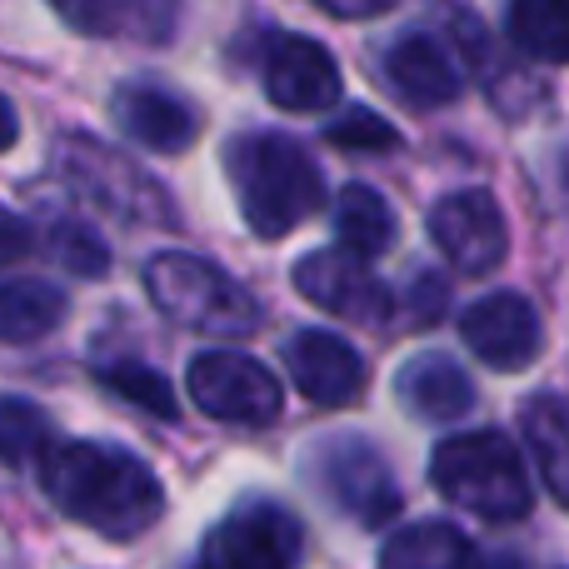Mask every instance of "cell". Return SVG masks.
Wrapping results in <instances>:
<instances>
[{
  "mask_svg": "<svg viewBox=\"0 0 569 569\" xmlns=\"http://www.w3.org/2000/svg\"><path fill=\"white\" fill-rule=\"evenodd\" d=\"M325 136H330V146H340V150H395L400 146V130H395L385 116H375V110H345Z\"/></svg>",
  "mask_w": 569,
  "mask_h": 569,
  "instance_id": "cell-25",
  "label": "cell"
},
{
  "mask_svg": "<svg viewBox=\"0 0 569 569\" xmlns=\"http://www.w3.org/2000/svg\"><path fill=\"white\" fill-rule=\"evenodd\" d=\"M226 176L240 216L260 240H280L325 210V180L315 156L280 130H250L226 146Z\"/></svg>",
  "mask_w": 569,
  "mask_h": 569,
  "instance_id": "cell-2",
  "label": "cell"
},
{
  "mask_svg": "<svg viewBox=\"0 0 569 569\" xmlns=\"http://www.w3.org/2000/svg\"><path fill=\"white\" fill-rule=\"evenodd\" d=\"M505 16H510V36L525 56L545 60V66H560L569 56L565 0H510Z\"/></svg>",
  "mask_w": 569,
  "mask_h": 569,
  "instance_id": "cell-21",
  "label": "cell"
},
{
  "mask_svg": "<svg viewBox=\"0 0 569 569\" xmlns=\"http://www.w3.org/2000/svg\"><path fill=\"white\" fill-rule=\"evenodd\" d=\"M56 170L90 206H100L116 220H130V226H170V220H176V206H170V196L160 190V180L96 136H76V130L60 136Z\"/></svg>",
  "mask_w": 569,
  "mask_h": 569,
  "instance_id": "cell-5",
  "label": "cell"
},
{
  "mask_svg": "<svg viewBox=\"0 0 569 569\" xmlns=\"http://www.w3.org/2000/svg\"><path fill=\"white\" fill-rule=\"evenodd\" d=\"M460 335L490 370H525L545 350V325L525 295L495 290L460 315Z\"/></svg>",
  "mask_w": 569,
  "mask_h": 569,
  "instance_id": "cell-11",
  "label": "cell"
},
{
  "mask_svg": "<svg viewBox=\"0 0 569 569\" xmlns=\"http://www.w3.org/2000/svg\"><path fill=\"white\" fill-rule=\"evenodd\" d=\"M40 485L60 515L106 535V540H140L166 515V490L156 470L130 450L106 440H60L40 450Z\"/></svg>",
  "mask_w": 569,
  "mask_h": 569,
  "instance_id": "cell-1",
  "label": "cell"
},
{
  "mask_svg": "<svg viewBox=\"0 0 569 569\" xmlns=\"http://www.w3.org/2000/svg\"><path fill=\"white\" fill-rule=\"evenodd\" d=\"M335 236H340V250L360 260H375L395 246L400 226H395L390 200L380 196L375 186H345L335 196Z\"/></svg>",
  "mask_w": 569,
  "mask_h": 569,
  "instance_id": "cell-18",
  "label": "cell"
},
{
  "mask_svg": "<svg viewBox=\"0 0 569 569\" xmlns=\"http://www.w3.org/2000/svg\"><path fill=\"white\" fill-rule=\"evenodd\" d=\"M16 136H20V120H16V110H10V100L0 96V150L16 146Z\"/></svg>",
  "mask_w": 569,
  "mask_h": 569,
  "instance_id": "cell-30",
  "label": "cell"
},
{
  "mask_svg": "<svg viewBox=\"0 0 569 569\" xmlns=\"http://www.w3.org/2000/svg\"><path fill=\"white\" fill-rule=\"evenodd\" d=\"M50 256L80 280H100L110 270V246L86 220H56L50 226Z\"/></svg>",
  "mask_w": 569,
  "mask_h": 569,
  "instance_id": "cell-24",
  "label": "cell"
},
{
  "mask_svg": "<svg viewBox=\"0 0 569 569\" xmlns=\"http://www.w3.org/2000/svg\"><path fill=\"white\" fill-rule=\"evenodd\" d=\"M295 290L310 305L340 315L355 325H385L390 320L395 295L380 284V276L370 270V260L350 256V250H310V256L295 266Z\"/></svg>",
  "mask_w": 569,
  "mask_h": 569,
  "instance_id": "cell-10",
  "label": "cell"
},
{
  "mask_svg": "<svg viewBox=\"0 0 569 569\" xmlns=\"http://www.w3.org/2000/svg\"><path fill=\"white\" fill-rule=\"evenodd\" d=\"M380 569H485V555L450 520H420L385 540Z\"/></svg>",
  "mask_w": 569,
  "mask_h": 569,
  "instance_id": "cell-17",
  "label": "cell"
},
{
  "mask_svg": "<svg viewBox=\"0 0 569 569\" xmlns=\"http://www.w3.org/2000/svg\"><path fill=\"white\" fill-rule=\"evenodd\" d=\"M146 295L170 325H186L200 335H250L260 325V305L250 300L246 284L186 250H166L150 260Z\"/></svg>",
  "mask_w": 569,
  "mask_h": 569,
  "instance_id": "cell-4",
  "label": "cell"
},
{
  "mask_svg": "<svg viewBox=\"0 0 569 569\" xmlns=\"http://www.w3.org/2000/svg\"><path fill=\"white\" fill-rule=\"evenodd\" d=\"M395 395H400L405 405H410L420 420H465V415L475 410V385L470 375L460 370V365L450 360V355H415V360L400 365V375H395Z\"/></svg>",
  "mask_w": 569,
  "mask_h": 569,
  "instance_id": "cell-16",
  "label": "cell"
},
{
  "mask_svg": "<svg viewBox=\"0 0 569 569\" xmlns=\"http://www.w3.org/2000/svg\"><path fill=\"white\" fill-rule=\"evenodd\" d=\"M284 370H290L295 390L320 410H345L365 395L360 350L330 330H295L284 345Z\"/></svg>",
  "mask_w": 569,
  "mask_h": 569,
  "instance_id": "cell-12",
  "label": "cell"
},
{
  "mask_svg": "<svg viewBox=\"0 0 569 569\" xmlns=\"http://www.w3.org/2000/svg\"><path fill=\"white\" fill-rule=\"evenodd\" d=\"M310 480L320 495L345 510L355 525H385L400 515V480L385 465V455L360 435H335L310 450Z\"/></svg>",
  "mask_w": 569,
  "mask_h": 569,
  "instance_id": "cell-6",
  "label": "cell"
},
{
  "mask_svg": "<svg viewBox=\"0 0 569 569\" xmlns=\"http://www.w3.org/2000/svg\"><path fill=\"white\" fill-rule=\"evenodd\" d=\"M190 400L200 405V415L226 425H276L284 390L280 380L260 360L236 350H206L190 360L186 375Z\"/></svg>",
  "mask_w": 569,
  "mask_h": 569,
  "instance_id": "cell-7",
  "label": "cell"
},
{
  "mask_svg": "<svg viewBox=\"0 0 569 569\" xmlns=\"http://www.w3.org/2000/svg\"><path fill=\"white\" fill-rule=\"evenodd\" d=\"M300 520L276 500L236 505L206 540V569H300Z\"/></svg>",
  "mask_w": 569,
  "mask_h": 569,
  "instance_id": "cell-8",
  "label": "cell"
},
{
  "mask_svg": "<svg viewBox=\"0 0 569 569\" xmlns=\"http://www.w3.org/2000/svg\"><path fill=\"white\" fill-rule=\"evenodd\" d=\"M60 320H66V295L50 280H0V340H40Z\"/></svg>",
  "mask_w": 569,
  "mask_h": 569,
  "instance_id": "cell-19",
  "label": "cell"
},
{
  "mask_svg": "<svg viewBox=\"0 0 569 569\" xmlns=\"http://www.w3.org/2000/svg\"><path fill=\"white\" fill-rule=\"evenodd\" d=\"M110 116L126 130L136 146L156 150V156H180L196 146L200 136V116L190 100H180L176 90L150 86V80H130L110 96Z\"/></svg>",
  "mask_w": 569,
  "mask_h": 569,
  "instance_id": "cell-14",
  "label": "cell"
},
{
  "mask_svg": "<svg viewBox=\"0 0 569 569\" xmlns=\"http://www.w3.org/2000/svg\"><path fill=\"white\" fill-rule=\"evenodd\" d=\"M385 86L415 110H440L450 100H460V66L455 56L425 30H410L400 36L390 50H385Z\"/></svg>",
  "mask_w": 569,
  "mask_h": 569,
  "instance_id": "cell-15",
  "label": "cell"
},
{
  "mask_svg": "<svg viewBox=\"0 0 569 569\" xmlns=\"http://www.w3.org/2000/svg\"><path fill=\"white\" fill-rule=\"evenodd\" d=\"M520 430L525 440H530V455L540 460V475H545V490L555 495V500H569V480H565V400L560 395H535L530 405L520 410Z\"/></svg>",
  "mask_w": 569,
  "mask_h": 569,
  "instance_id": "cell-20",
  "label": "cell"
},
{
  "mask_svg": "<svg viewBox=\"0 0 569 569\" xmlns=\"http://www.w3.org/2000/svg\"><path fill=\"white\" fill-rule=\"evenodd\" d=\"M50 10L80 36H116L126 26V0H50Z\"/></svg>",
  "mask_w": 569,
  "mask_h": 569,
  "instance_id": "cell-26",
  "label": "cell"
},
{
  "mask_svg": "<svg viewBox=\"0 0 569 569\" xmlns=\"http://www.w3.org/2000/svg\"><path fill=\"white\" fill-rule=\"evenodd\" d=\"M266 96L295 116H320L340 100V66L310 36H280L266 56Z\"/></svg>",
  "mask_w": 569,
  "mask_h": 569,
  "instance_id": "cell-13",
  "label": "cell"
},
{
  "mask_svg": "<svg viewBox=\"0 0 569 569\" xmlns=\"http://www.w3.org/2000/svg\"><path fill=\"white\" fill-rule=\"evenodd\" d=\"M445 295H450V290H445V280H440V276H415L410 320H415V325H435V320L445 315V305H450Z\"/></svg>",
  "mask_w": 569,
  "mask_h": 569,
  "instance_id": "cell-28",
  "label": "cell"
},
{
  "mask_svg": "<svg viewBox=\"0 0 569 569\" xmlns=\"http://www.w3.org/2000/svg\"><path fill=\"white\" fill-rule=\"evenodd\" d=\"M30 246H36L30 226L16 216V210L0 206V270H10L16 260H26V256H30Z\"/></svg>",
  "mask_w": 569,
  "mask_h": 569,
  "instance_id": "cell-27",
  "label": "cell"
},
{
  "mask_svg": "<svg viewBox=\"0 0 569 569\" xmlns=\"http://www.w3.org/2000/svg\"><path fill=\"white\" fill-rule=\"evenodd\" d=\"M320 6L340 20H370V16H380V10H390L395 0H320Z\"/></svg>",
  "mask_w": 569,
  "mask_h": 569,
  "instance_id": "cell-29",
  "label": "cell"
},
{
  "mask_svg": "<svg viewBox=\"0 0 569 569\" xmlns=\"http://www.w3.org/2000/svg\"><path fill=\"white\" fill-rule=\"evenodd\" d=\"M430 236L460 276H490L505 266L510 226L490 190H455L430 210Z\"/></svg>",
  "mask_w": 569,
  "mask_h": 569,
  "instance_id": "cell-9",
  "label": "cell"
},
{
  "mask_svg": "<svg viewBox=\"0 0 569 569\" xmlns=\"http://www.w3.org/2000/svg\"><path fill=\"white\" fill-rule=\"evenodd\" d=\"M430 485L485 525H515L535 505L520 450L500 430L450 435L430 460Z\"/></svg>",
  "mask_w": 569,
  "mask_h": 569,
  "instance_id": "cell-3",
  "label": "cell"
},
{
  "mask_svg": "<svg viewBox=\"0 0 569 569\" xmlns=\"http://www.w3.org/2000/svg\"><path fill=\"white\" fill-rule=\"evenodd\" d=\"M96 380L106 385L110 395H120V400L150 410L156 420H176V415H180V400H176V390H170V380L160 370H150V365H140V360H110V365H100Z\"/></svg>",
  "mask_w": 569,
  "mask_h": 569,
  "instance_id": "cell-22",
  "label": "cell"
},
{
  "mask_svg": "<svg viewBox=\"0 0 569 569\" xmlns=\"http://www.w3.org/2000/svg\"><path fill=\"white\" fill-rule=\"evenodd\" d=\"M50 445V420L40 405L0 395V465H26Z\"/></svg>",
  "mask_w": 569,
  "mask_h": 569,
  "instance_id": "cell-23",
  "label": "cell"
}]
</instances>
